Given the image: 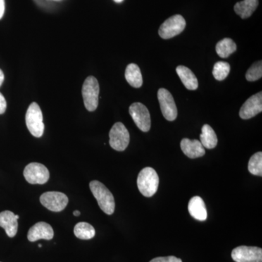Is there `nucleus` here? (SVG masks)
Returning a JSON list of instances; mask_svg holds the SVG:
<instances>
[{
	"label": "nucleus",
	"mask_w": 262,
	"mask_h": 262,
	"mask_svg": "<svg viewBox=\"0 0 262 262\" xmlns=\"http://www.w3.org/2000/svg\"><path fill=\"white\" fill-rule=\"evenodd\" d=\"M158 101L163 117L168 121L177 119L178 111L173 96L165 89H160L158 93Z\"/></svg>",
	"instance_id": "nucleus-9"
},
{
	"label": "nucleus",
	"mask_w": 262,
	"mask_h": 262,
	"mask_svg": "<svg viewBox=\"0 0 262 262\" xmlns=\"http://www.w3.org/2000/svg\"><path fill=\"white\" fill-rule=\"evenodd\" d=\"M130 142V134L122 122H117L110 132V144L113 149L118 151L126 149Z\"/></svg>",
	"instance_id": "nucleus-5"
},
{
	"label": "nucleus",
	"mask_w": 262,
	"mask_h": 262,
	"mask_svg": "<svg viewBox=\"0 0 262 262\" xmlns=\"http://www.w3.org/2000/svg\"><path fill=\"white\" fill-rule=\"evenodd\" d=\"M5 80V75L4 73H3V71L0 70V87H1L2 84H3V82H4Z\"/></svg>",
	"instance_id": "nucleus-29"
},
{
	"label": "nucleus",
	"mask_w": 262,
	"mask_h": 262,
	"mask_svg": "<svg viewBox=\"0 0 262 262\" xmlns=\"http://www.w3.org/2000/svg\"><path fill=\"white\" fill-rule=\"evenodd\" d=\"M248 170L253 175L262 176V152L258 151L251 157L248 163Z\"/></svg>",
	"instance_id": "nucleus-23"
},
{
	"label": "nucleus",
	"mask_w": 262,
	"mask_h": 262,
	"mask_svg": "<svg viewBox=\"0 0 262 262\" xmlns=\"http://www.w3.org/2000/svg\"><path fill=\"white\" fill-rule=\"evenodd\" d=\"M188 211L196 220L204 222L208 218L206 204L201 196H193L188 204Z\"/></svg>",
	"instance_id": "nucleus-15"
},
{
	"label": "nucleus",
	"mask_w": 262,
	"mask_h": 262,
	"mask_svg": "<svg viewBox=\"0 0 262 262\" xmlns=\"http://www.w3.org/2000/svg\"><path fill=\"white\" fill-rule=\"evenodd\" d=\"M186 27V20L181 15H175L167 19L159 29L160 37L168 39L181 34Z\"/></svg>",
	"instance_id": "nucleus-6"
},
{
	"label": "nucleus",
	"mask_w": 262,
	"mask_h": 262,
	"mask_svg": "<svg viewBox=\"0 0 262 262\" xmlns=\"http://www.w3.org/2000/svg\"><path fill=\"white\" fill-rule=\"evenodd\" d=\"M74 233L77 238L81 239H91L96 235V230L92 225L86 222H80L77 224L74 229Z\"/></svg>",
	"instance_id": "nucleus-22"
},
{
	"label": "nucleus",
	"mask_w": 262,
	"mask_h": 262,
	"mask_svg": "<svg viewBox=\"0 0 262 262\" xmlns=\"http://www.w3.org/2000/svg\"><path fill=\"white\" fill-rule=\"evenodd\" d=\"M262 77V62L261 61L253 63L249 70L246 72V78L249 82H255L261 79Z\"/></svg>",
	"instance_id": "nucleus-25"
},
{
	"label": "nucleus",
	"mask_w": 262,
	"mask_h": 262,
	"mask_svg": "<svg viewBox=\"0 0 262 262\" xmlns=\"http://www.w3.org/2000/svg\"><path fill=\"white\" fill-rule=\"evenodd\" d=\"M54 236V232L49 224L46 222H38L29 229L28 232V239L30 242H35L39 239H53Z\"/></svg>",
	"instance_id": "nucleus-13"
},
{
	"label": "nucleus",
	"mask_w": 262,
	"mask_h": 262,
	"mask_svg": "<svg viewBox=\"0 0 262 262\" xmlns=\"http://www.w3.org/2000/svg\"><path fill=\"white\" fill-rule=\"evenodd\" d=\"M181 149L184 155L192 159L201 158L206 154V150L202 145L201 141L196 139L190 140L189 139H183L181 141Z\"/></svg>",
	"instance_id": "nucleus-14"
},
{
	"label": "nucleus",
	"mask_w": 262,
	"mask_h": 262,
	"mask_svg": "<svg viewBox=\"0 0 262 262\" xmlns=\"http://www.w3.org/2000/svg\"><path fill=\"white\" fill-rule=\"evenodd\" d=\"M5 10V0H0V19L3 18Z\"/></svg>",
	"instance_id": "nucleus-28"
},
{
	"label": "nucleus",
	"mask_w": 262,
	"mask_h": 262,
	"mask_svg": "<svg viewBox=\"0 0 262 262\" xmlns=\"http://www.w3.org/2000/svg\"><path fill=\"white\" fill-rule=\"evenodd\" d=\"M149 262H182V260L176 256H170L155 258Z\"/></svg>",
	"instance_id": "nucleus-26"
},
{
	"label": "nucleus",
	"mask_w": 262,
	"mask_h": 262,
	"mask_svg": "<svg viewBox=\"0 0 262 262\" xmlns=\"http://www.w3.org/2000/svg\"><path fill=\"white\" fill-rule=\"evenodd\" d=\"M15 218L17 219V220H18L19 219V215H15Z\"/></svg>",
	"instance_id": "nucleus-32"
},
{
	"label": "nucleus",
	"mask_w": 262,
	"mask_h": 262,
	"mask_svg": "<svg viewBox=\"0 0 262 262\" xmlns=\"http://www.w3.org/2000/svg\"><path fill=\"white\" fill-rule=\"evenodd\" d=\"M114 1H115V3H122V2L124 1V0H114Z\"/></svg>",
	"instance_id": "nucleus-31"
},
{
	"label": "nucleus",
	"mask_w": 262,
	"mask_h": 262,
	"mask_svg": "<svg viewBox=\"0 0 262 262\" xmlns=\"http://www.w3.org/2000/svg\"><path fill=\"white\" fill-rule=\"evenodd\" d=\"M90 189L100 208L107 215L113 214L115 209V198L108 188L102 183L95 180L90 183Z\"/></svg>",
	"instance_id": "nucleus-1"
},
{
	"label": "nucleus",
	"mask_w": 262,
	"mask_h": 262,
	"mask_svg": "<svg viewBox=\"0 0 262 262\" xmlns=\"http://www.w3.org/2000/svg\"><path fill=\"white\" fill-rule=\"evenodd\" d=\"M237 46L230 38H225L216 44L215 51L217 54L222 58H228L231 54L236 51Z\"/></svg>",
	"instance_id": "nucleus-21"
},
{
	"label": "nucleus",
	"mask_w": 262,
	"mask_h": 262,
	"mask_svg": "<svg viewBox=\"0 0 262 262\" xmlns=\"http://www.w3.org/2000/svg\"><path fill=\"white\" fill-rule=\"evenodd\" d=\"M99 91V84L96 77L90 76L84 80L82 94L84 106L89 112H94L97 108Z\"/></svg>",
	"instance_id": "nucleus-4"
},
{
	"label": "nucleus",
	"mask_w": 262,
	"mask_h": 262,
	"mask_svg": "<svg viewBox=\"0 0 262 262\" xmlns=\"http://www.w3.org/2000/svg\"><path fill=\"white\" fill-rule=\"evenodd\" d=\"M129 113L136 126L143 132H148L151 127V118L149 110L141 103H134L129 108Z\"/></svg>",
	"instance_id": "nucleus-8"
},
{
	"label": "nucleus",
	"mask_w": 262,
	"mask_h": 262,
	"mask_svg": "<svg viewBox=\"0 0 262 262\" xmlns=\"http://www.w3.org/2000/svg\"><path fill=\"white\" fill-rule=\"evenodd\" d=\"M39 246V248L42 247V246H41V244H39V246Z\"/></svg>",
	"instance_id": "nucleus-33"
},
{
	"label": "nucleus",
	"mask_w": 262,
	"mask_h": 262,
	"mask_svg": "<svg viewBox=\"0 0 262 262\" xmlns=\"http://www.w3.org/2000/svg\"><path fill=\"white\" fill-rule=\"evenodd\" d=\"M125 79L132 87L139 89L143 84L142 75L139 66L130 63L125 70Z\"/></svg>",
	"instance_id": "nucleus-19"
},
{
	"label": "nucleus",
	"mask_w": 262,
	"mask_h": 262,
	"mask_svg": "<svg viewBox=\"0 0 262 262\" xmlns=\"http://www.w3.org/2000/svg\"><path fill=\"white\" fill-rule=\"evenodd\" d=\"M235 262H262V249L255 246H238L232 251Z\"/></svg>",
	"instance_id": "nucleus-11"
},
{
	"label": "nucleus",
	"mask_w": 262,
	"mask_h": 262,
	"mask_svg": "<svg viewBox=\"0 0 262 262\" xmlns=\"http://www.w3.org/2000/svg\"><path fill=\"white\" fill-rule=\"evenodd\" d=\"M230 72V65L227 62L219 61L213 67V75L215 80L222 81L227 78Z\"/></svg>",
	"instance_id": "nucleus-24"
},
{
	"label": "nucleus",
	"mask_w": 262,
	"mask_h": 262,
	"mask_svg": "<svg viewBox=\"0 0 262 262\" xmlns=\"http://www.w3.org/2000/svg\"><path fill=\"white\" fill-rule=\"evenodd\" d=\"M177 73L186 89L189 91H194V90L198 89V79H196L195 75L189 68L184 66H179L177 68Z\"/></svg>",
	"instance_id": "nucleus-17"
},
{
	"label": "nucleus",
	"mask_w": 262,
	"mask_h": 262,
	"mask_svg": "<svg viewBox=\"0 0 262 262\" xmlns=\"http://www.w3.org/2000/svg\"><path fill=\"white\" fill-rule=\"evenodd\" d=\"M40 203L50 211L60 212L64 210L68 204L69 199L63 193L47 192L40 196Z\"/></svg>",
	"instance_id": "nucleus-10"
},
{
	"label": "nucleus",
	"mask_w": 262,
	"mask_h": 262,
	"mask_svg": "<svg viewBox=\"0 0 262 262\" xmlns=\"http://www.w3.org/2000/svg\"><path fill=\"white\" fill-rule=\"evenodd\" d=\"M137 186L144 196L151 198L154 195L159 187V177L155 169L150 167L142 169L138 177Z\"/></svg>",
	"instance_id": "nucleus-2"
},
{
	"label": "nucleus",
	"mask_w": 262,
	"mask_h": 262,
	"mask_svg": "<svg viewBox=\"0 0 262 262\" xmlns=\"http://www.w3.org/2000/svg\"><path fill=\"white\" fill-rule=\"evenodd\" d=\"M74 215H75V216H78V215H80V212L79 211H75L73 212Z\"/></svg>",
	"instance_id": "nucleus-30"
},
{
	"label": "nucleus",
	"mask_w": 262,
	"mask_h": 262,
	"mask_svg": "<svg viewBox=\"0 0 262 262\" xmlns=\"http://www.w3.org/2000/svg\"><path fill=\"white\" fill-rule=\"evenodd\" d=\"M200 141L203 147L207 148V149H213L216 146L218 139H217L215 131L209 125L206 124L202 127L201 141Z\"/></svg>",
	"instance_id": "nucleus-20"
},
{
	"label": "nucleus",
	"mask_w": 262,
	"mask_h": 262,
	"mask_svg": "<svg viewBox=\"0 0 262 262\" xmlns=\"http://www.w3.org/2000/svg\"><path fill=\"white\" fill-rule=\"evenodd\" d=\"M7 102L3 94L0 93V115H3L6 111Z\"/></svg>",
	"instance_id": "nucleus-27"
},
{
	"label": "nucleus",
	"mask_w": 262,
	"mask_h": 262,
	"mask_svg": "<svg viewBox=\"0 0 262 262\" xmlns=\"http://www.w3.org/2000/svg\"><path fill=\"white\" fill-rule=\"evenodd\" d=\"M24 178L31 184H44L49 180L50 173L44 165L29 163L24 170Z\"/></svg>",
	"instance_id": "nucleus-7"
},
{
	"label": "nucleus",
	"mask_w": 262,
	"mask_h": 262,
	"mask_svg": "<svg viewBox=\"0 0 262 262\" xmlns=\"http://www.w3.org/2000/svg\"><path fill=\"white\" fill-rule=\"evenodd\" d=\"M26 124L27 128L34 137L40 138L44 133L45 125L41 108L37 103L29 105L26 114Z\"/></svg>",
	"instance_id": "nucleus-3"
},
{
	"label": "nucleus",
	"mask_w": 262,
	"mask_h": 262,
	"mask_svg": "<svg viewBox=\"0 0 262 262\" xmlns=\"http://www.w3.org/2000/svg\"><path fill=\"white\" fill-rule=\"evenodd\" d=\"M0 227L5 229L8 237H15L18 232V220L12 211H5L0 213Z\"/></svg>",
	"instance_id": "nucleus-16"
},
{
	"label": "nucleus",
	"mask_w": 262,
	"mask_h": 262,
	"mask_svg": "<svg viewBox=\"0 0 262 262\" xmlns=\"http://www.w3.org/2000/svg\"><path fill=\"white\" fill-rule=\"evenodd\" d=\"M258 5V0H244L236 3L234 10L241 18L246 19L251 16Z\"/></svg>",
	"instance_id": "nucleus-18"
},
{
	"label": "nucleus",
	"mask_w": 262,
	"mask_h": 262,
	"mask_svg": "<svg viewBox=\"0 0 262 262\" xmlns=\"http://www.w3.org/2000/svg\"><path fill=\"white\" fill-rule=\"evenodd\" d=\"M262 112V94L258 92L248 98L239 110V117L244 120H248L256 116Z\"/></svg>",
	"instance_id": "nucleus-12"
}]
</instances>
